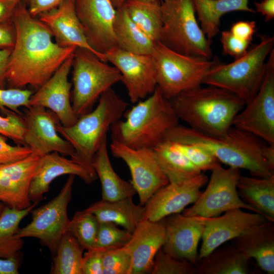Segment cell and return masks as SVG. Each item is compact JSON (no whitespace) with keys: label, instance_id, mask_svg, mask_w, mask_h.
Segmentation results:
<instances>
[{"label":"cell","instance_id":"6da1fadb","mask_svg":"<svg viewBox=\"0 0 274 274\" xmlns=\"http://www.w3.org/2000/svg\"><path fill=\"white\" fill-rule=\"evenodd\" d=\"M12 20L16 40L7 66L6 82L10 88L30 85L38 90L77 47H61L55 43L50 30L30 14L23 1L18 5Z\"/></svg>","mask_w":274,"mask_h":274},{"label":"cell","instance_id":"7a4b0ae2","mask_svg":"<svg viewBox=\"0 0 274 274\" xmlns=\"http://www.w3.org/2000/svg\"><path fill=\"white\" fill-rule=\"evenodd\" d=\"M164 140L201 146L218 161L247 170L253 177L274 175V145H265L258 138L233 126L225 134L215 136L179 124L167 132Z\"/></svg>","mask_w":274,"mask_h":274},{"label":"cell","instance_id":"3957f363","mask_svg":"<svg viewBox=\"0 0 274 274\" xmlns=\"http://www.w3.org/2000/svg\"><path fill=\"white\" fill-rule=\"evenodd\" d=\"M179 120L188 127L215 136L225 134L245 102L229 91L212 85H201L170 99Z\"/></svg>","mask_w":274,"mask_h":274},{"label":"cell","instance_id":"277c9868","mask_svg":"<svg viewBox=\"0 0 274 274\" xmlns=\"http://www.w3.org/2000/svg\"><path fill=\"white\" fill-rule=\"evenodd\" d=\"M123 116L124 120L120 119L111 127L112 140L134 149L154 148L179 120L170 100L157 87Z\"/></svg>","mask_w":274,"mask_h":274},{"label":"cell","instance_id":"5b68a950","mask_svg":"<svg viewBox=\"0 0 274 274\" xmlns=\"http://www.w3.org/2000/svg\"><path fill=\"white\" fill-rule=\"evenodd\" d=\"M98 99L95 108L79 117L73 125L64 127L59 120L56 125L58 133L74 148V160L93 171L92 162L94 155L107 140L112 125L121 119L127 108V103L112 88Z\"/></svg>","mask_w":274,"mask_h":274},{"label":"cell","instance_id":"8992f818","mask_svg":"<svg viewBox=\"0 0 274 274\" xmlns=\"http://www.w3.org/2000/svg\"><path fill=\"white\" fill-rule=\"evenodd\" d=\"M259 43L232 62L220 61L206 75L203 84L221 88L245 104L256 95L263 81L268 57L273 49L274 37L259 36Z\"/></svg>","mask_w":274,"mask_h":274},{"label":"cell","instance_id":"52a82bcc","mask_svg":"<svg viewBox=\"0 0 274 274\" xmlns=\"http://www.w3.org/2000/svg\"><path fill=\"white\" fill-rule=\"evenodd\" d=\"M160 1L162 28L159 42L182 54L212 59V42L198 23L192 0Z\"/></svg>","mask_w":274,"mask_h":274},{"label":"cell","instance_id":"ba28073f","mask_svg":"<svg viewBox=\"0 0 274 274\" xmlns=\"http://www.w3.org/2000/svg\"><path fill=\"white\" fill-rule=\"evenodd\" d=\"M151 55L157 87L162 95L171 99L179 94L203 84L207 74L221 61L184 55L155 43Z\"/></svg>","mask_w":274,"mask_h":274},{"label":"cell","instance_id":"9c48e42d","mask_svg":"<svg viewBox=\"0 0 274 274\" xmlns=\"http://www.w3.org/2000/svg\"><path fill=\"white\" fill-rule=\"evenodd\" d=\"M72 67L73 89L71 99L78 117L91 111L102 93L121 82V74L116 67L86 49L76 48Z\"/></svg>","mask_w":274,"mask_h":274},{"label":"cell","instance_id":"30bf717a","mask_svg":"<svg viewBox=\"0 0 274 274\" xmlns=\"http://www.w3.org/2000/svg\"><path fill=\"white\" fill-rule=\"evenodd\" d=\"M239 170L231 167L224 168L219 164L211 170L205 190L190 208L185 210L183 215L214 217L235 209L259 213L238 194L237 184L241 175Z\"/></svg>","mask_w":274,"mask_h":274},{"label":"cell","instance_id":"8fae6325","mask_svg":"<svg viewBox=\"0 0 274 274\" xmlns=\"http://www.w3.org/2000/svg\"><path fill=\"white\" fill-rule=\"evenodd\" d=\"M75 176L69 175L59 193L43 206L32 210V220L19 228L16 237H35L51 252L55 254L60 241L67 231L70 219L67 207L72 198Z\"/></svg>","mask_w":274,"mask_h":274},{"label":"cell","instance_id":"7c38bea8","mask_svg":"<svg viewBox=\"0 0 274 274\" xmlns=\"http://www.w3.org/2000/svg\"><path fill=\"white\" fill-rule=\"evenodd\" d=\"M232 126L274 145V49L270 53L265 73L254 97L235 116Z\"/></svg>","mask_w":274,"mask_h":274},{"label":"cell","instance_id":"4fadbf2b","mask_svg":"<svg viewBox=\"0 0 274 274\" xmlns=\"http://www.w3.org/2000/svg\"><path fill=\"white\" fill-rule=\"evenodd\" d=\"M110 147L112 154L127 165L141 205L144 206L153 194L169 183L153 149H134L112 140Z\"/></svg>","mask_w":274,"mask_h":274},{"label":"cell","instance_id":"5bb4252c","mask_svg":"<svg viewBox=\"0 0 274 274\" xmlns=\"http://www.w3.org/2000/svg\"><path fill=\"white\" fill-rule=\"evenodd\" d=\"M107 62L120 72L130 101L135 104L151 94L157 87L154 60L151 55L134 53L118 47L106 53Z\"/></svg>","mask_w":274,"mask_h":274},{"label":"cell","instance_id":"9a60e30c","mask_svg":"<svg viewBox=\"0 0 274 274\" xmlns=\"http://www.w3.org/2000/svg\"><path fill=\"white\" fill-rule=\"evenodd\" d=\"M24 112V145L28 147L33 154L41 157L56 152L74 159L75 150L59 135L56 126L58 118L52 111L42 106H31Z\"/></svg>","mask_w":274,"mask_h":274},{"label":"cell","instance_id":"2e32d148","mask_svg":"<svg viewBox=\"0 0 274 274\" xmlns=\"http://www.w3.org/2000/svg\"><path fill=\"white\" fill-rule=\"evenodd\" d=\"M224 213L214 217L195 216L204 225L198 261L225 242L234 239L252 228L269 220L259 213L245 212L241 209Z\"/></svg>","mask_w":274,"mask_h":274},{"label":"cell","instance_id":"e0dca14e","mask_svg":"<svg viewBox=\"0 0 274 274\" xmlns=\"http://www.w3.org/2000/svg\"><path fill=\"white\" fill-rule=\"evenodd\" d=\"M74 1L77 16L89 44L95 51L106 56L107 51L117 47L113 31L116 9L112 1Z\"/></svg>","mask_w":274,"mask_h":274},{"label":"cell","instance_id":"ac0fdd59","mask_svg":"<svg viewBox=\"0 0 274 274\" xmlns=\"http://www.w3.org/2000/svg\"><path fill=\"white\" fill-rule=\"evenodd\" d=\"M208 180V176L201 173L184 181L168 183L153 194L145 204L144 219L158 221L179 213L197 200Z\"/></svg>","mask_w":274,"mask_h":274},{"label":"cell","instance_id":"d6986e66","mask_svg":"<svg viewBox=\"0 0 274 274\" xmlns=\"http://www.w3.org/2000/svg\"><path fill=\"white\" fill-rule=\"evenodd\" d=\"M73 56L74 53L32 94L29 102V106H40L48 109L64 127L73 125L78 118L72 108L71 99L72 83L68 80Z\"/></svg>","mask_w":274,"mask_h":274},{"label":"cell","instance_id":"ffe728a7","mask_svg":"<svg viewBox=\"0 0 274 274\" xmlns=\"http://www.w3.org/2000/svg\"><path fill=\"white\" fill-rule=\"evenodd\" d=\"M165 220V238L163 251L170 256L195 265L198 261V245L203 224L195 216L173 214Z\"/></svg>","mask_w":274,"mask_h":274},{"label":"cell","instance_id":"44dd1931","mask_svg":"<svg viewBox=\"0 0 274 274\" xmlns=\"http://www.w3.org/2000/svg\"><path fill=\"white\" fill-rule=\"evenodd\" d=\"M79 177L86 184L92 183L97 178L95 172L71 158L67 159L56 152L41 156L32 178L29 197L32 202H39L49 191L50 185L57 177L65 175Z\"/></svg>","mask_w":274,"mask_h":274},{"label":"cell","instance_id":"7402d4cb","mask_svg":"<svg viewBox=\"0 0 274 274\" xmlns=\"http://www.w3.org/2000/svg\"><path fill=\"white\" fill-rule=\"evenodd\" d=\"M165 238V220L143 219L125 245L131 258L129 274L150 273L155 257Z\"/></svg>","mask_w":274,"mask_h":274},{"label":"cell","instance_id":"603a6c76","mask_svg":"<svg viewBox=\"0 0 274 274\" xmlns=\"http://www.w3.org/2000/svg\"><path fill=\"white\" fill-rule=\"evenodd\" d=\"M37 17L49 28L58 45L88 50L107 62L106 56L95 51L89 44L77 16L74 0H64L55 9Z\"/></svg>","mask_w":274,"mask_h":274},{"label":"cell","instance_id":"cb8c5ba5","mask_svg":"<svg viewBox=\"0 0 274 274\" xmlns=\"http://www.w3.org/2000/svg\"><path fill=\"white\" fill-rule=\"evenodd\" d=\"M40 156L33 154L22 160L0 164V201L23 210L31 205L30 183Z\"/></svg>","mask_w":274,"mask_h":274},{"label":"cell","instance_id":"d4e9b609","mask_svg":"<svg viewBox=\"0 0 274 274\" xmlns=\"http://www.w3.org/2000/svg\"><path fill=\"white\" fill-rule=\"evenodd\" d=\"M273 222L268 220L235 238L234 245L268 274L274 273Z\"/></svg>","mask_w":274,"mask_h":274},{"label":"cell","instance_id":"484cf974","mask_svg":"<svg viewBox=\"0 0 274 274\" xmlns=\"http://www.w3.org/2000/svg\"><path fill=\"white\" fill-rule=\"evenodd\" d=\"M95 215L99 223L112 222L132 233L144 219L145 207L135 204L132 197L113 201L101 199L86 209Z\"/></svg>","mask_w":274,"mask_h":274},{"label":"cell","instance_id":"4316f807","mask_svg":"<svg viewBox=\"0 0 274 274\" xmlns=\"http://www.w3.org/2000/svg\"><path fill=\"white\" fill-rule=\"evenodd\" d=\"M92 166L101 183L102 199L116 200L132 197L136 193L131 182L120 178L114 170L109 156L107 140L94 155Z\"/></svg>","mask_w":274,"mask_h":274},{"label":"cell","instance_id":"83f0119b","mask_svg":"<svg viewBox=\"0 0 274 274\" xmlns=\"http://www.w3.org/2000/svg\"><path fill=\"white\" fill-rule=\"evenodd\" d=\"M237 189L245 202L274 222V175L266 178L241 175Z\"/></svg>","mask_w":274,"mask_h":274},{"label":"cell","instance_id":"f1b7e54d","mask_svg":"<svg viewBox=\"0 0 274 274\" xmlns=\"http://www.w3.org/2000/svg\"><path fill=\"white\" fill-rule=\"evenodd\" d=\"M249 0H192L200 27L212 41L220 31L221 18L231 12L256 13L249 6Z\"/></svg>","mask_w":274,"mask_h":274},{"label":"cell","instance_id":"f546056e","mask_svg":"<svg viewBox=\"0 0 274 274\" xmlns=\"http://www.w3.org/2000/svg\"><path fill=\"white\" fill-rule=\"evenodd\" d=\"M250 259L234 246L217 248L199 260L196 274H247Z\"/></svg>","mask_w":274,"mask_h":274},{"label":"cell","instance_id":"4dcf8cb0","mask_svg":"<svg viewBox=\"0 0 274 274\" xmlns=\"http://www.w3.org/2000/svg\"><path fill=\"white\" fill-rule=\"evenodd\" d=\"M113 31L117 47L134 53L151 55L155 42L131 20L123 6L116 9Z\"/></svg>","mask_w":274,"mask_h":274},{"label":"cell","instance_id":"1f68e13d","mask_svg":"<svg viewBox=\"0 0 274 274\" xmlns=\"http://www.w3.org/2000/svg\"><path fill=\"white\" fill-rule=\"evenodd\" d=\"M153 149L169 183L184 181L202 173L170 141L164 140Z\"/></svg>","mask_w":274,"mask_h":274},{"label":"cell","instance_id":"d6a6232c","mask_svg":"<svg viewBox=\"0 0 274 274\" xmlns=\"http://www.w3.org/2000/svg\"><path fill=\"white\" fill-rule=\"evenodd\" d=\"M131 20L154 42H159L162 28L160 0H126L123 5Z\"/></svg>","mask_w":274,"mask_h":274},{"label":"cell","instance_id":"836d02e7","mask_svg":"<svg viewBox=\"0 0 274 274\" xmlns=\"http://www.w3.org/2000/svg\"><path fill=\"white\" fill-rule=\"evenodd\" d=\"M38 202L23 210L5 207L0 214V258L18 256L23 248V238L17 237L21 221L37 206Z\"/></svg>","mask_w":274,"mask_h":274},{"label":"cell","instance_id":"e575fe53","mask_svg":"<svg viewBox=\"0 0 274 274\" xmlns=\"http://www.w3.org/2000/svg\"><path fill=\"white\" fill-rule=\"evenodd\" d=\"M84 250L73 235L66 231L55 254L50 273L82 274Z\"/></svg>","mask_w":274,"mask_h":274},{"label":"cell","instance_id":"d590c367","mask_svg":"<svg viewBox=\"0 0 274 274\" xmlns=\"http://www.w3.org/2000/svg\"><path fill=\"white\" fill-rule=\"evenodd\" d=\"M99 224L95 215L85 209L76 212L70 220L67 231L87 251L95 247Z\"/></svg>","mask_w":274,"mask_h":274},{"label":"cell","instance_id":"8d00e7d4","mask_svg":"<svg viewBox=\"0 0 274 274\" xmlns=\"http://www.w3.org/2000/svg\"><path fill=\"white\" fill-rule=\"evenodd\" d=\"M150 273L196 274L195 265L190 262L174 258L161 248L156 254Z\"/></svg>","mask_w":274,"mask_h":274},{"label":"cell","instance_id":"74e56055","mask_svg":"<svg viewBox=\"0 0 274 274\" xmlns=\"http://www.w3.org/2000/svg\"><path fill=\"white\" fill-rule=\"evenodd\" d=\"M170 142L201 172L206 170L211 171L220 164L212 153L201 146Z\"/></svg>","mask_w":274,"mask_h":274},{"label":"cell","instance_id":"f35d334b","mask_svg":"<svg viewBox=\"0 0 274 274\" xmlns=\"http://www.w3.org/2000/svg\"><path fill=\"white\" fill-rule=\"evenodd\" d=\"M131 265V256L125 245L108 249L103 255L102 274H129Z\"/></svg>","mask_w":274,"mask_h":274},{"label":"cell","instance_id":"ab89813d","mask_svg":"<svg viewBox=\"0 0 274 274\" xmlns=\"http://www.w3.org/2000/svg\"><path fill=\"white\" fill-rule=\"evenodd\" d=\"M131 233L117 227L112 222L99 223L94 248L110 249L123 246L129 240Z\"/></svg>","mask_w":274,"mask_h":274},{"label":"cell","instance_id":"60d3db41","mask_svg":"<svg viewBox=\"0 0 274 274\" xmlns=\"http://www.w3.org/2000/svg\"><path fill=\"white\" fill-rule=\"evenodd\" d=\"M32 91L22 88H0V109L5 113L7 108L12 111L22 115L19 110L21 107H29V99Z\"/></svg>","mask_w":274,"mask_h":274},{"label":"cell","instance_id":"b9f144b4","mask_svg":"<svg viewBox=\"0 0 274 274\" xmlns=\"http://www.w3.org/2000/svg\"><path fill=\"white\" fill-rule=\"evenodd\" d=\"M6 116H0V134L24 145L25 124L22 115L7 110Z\"/></svg>","mask_w":274,"mask_h":274},{"label":"cell","instance_id":"7bdbcfd3","mask_svg":"<svg viewBox=\"0 0 274 274\" xmlns=\"http://www.w3.org/2000/svg\"><path fill=\"white\" fill-rule=\"evenodd\" d=\"M220 42L222 54L232 56L235 59L244 56L247 52L251 44L236 38L229 30L221 32Z\"/></svg>","mask_w":274,"mask_h":274},{"label":"cell","instance_id":"ee69618b","mask_svg":"<svg viewBox=\"0 0 274 274\" xmlns=\"http://www.w3.org/2000/svg\"><path fill=\"white\" fill-rule=\"evenodd\" d=\"M32 154V150L26 146H13L8 144L7 137L0 134V164L16 162Z\"/></svg>","mask_w":274,"mask_h":274},{"label":"cell","instance_id":"f6af8a7d","mask_svg":"<svg viewBox=\"0 0 274 274\" xmlns=\"http://www.w3.org/2000/svg\"><path fill=\"white\" fill-rule=\"evenodd\" d=\"M107 249L94 248L87 250L83 255L82 274H102V257Z\"/></svg>","mask_w":274,"mask_h":274},{"label":"cell","instance_id":"bcb514c9","mask_svg":"<svg viewBox=\"0 0 274 274\" xmlns=\"http://www.w3.org/2000/svg\"><path fill=\"white\" fill-rule=\"evenodd\" d=\"M229 31L236 38L251 43L256 31L255 21H238L231 26Z\"/></svg>","mask_w":274,"mask_h":274},{"label":"cell","instance_id":"7dc6e473","mask_svg":"<svg viewBox=\"0 0 274 274\" xmlns=\"http://www.w3.org/2000/svg\"><path fill=\"white\" fill-rule=\"evenodd\" d=\"M16 40V29L12 20L0 23V49H12Z\"/></svg>","mask_w":274,"mask_h":274},{"label":"cell","instance_id":"c3c4849f","mask_svg":"<svg viewBox=\"0 0 274 274\" xmlns=\"http://www.w3.org/2000/svg\"><path fill=\"white\" fill-rule=\"evenodd\" d=\"M64 0H27L28 10L35 17L55 9Z\"/></svg>","mask_w":274,"mask_h":274},{"label":"cell","instance_id":"681fc988","mask_svg":"<svg viewBox=\"0 0 274 274\" xmlns=\"http://www.w3.org/2000/svg\"><path fill=\"white\" fill-rule=\"evenodd\" d=\"M22 0H0V23L12 19L14 12Z\"/></svg>","mask_w":274,"mask_h":274},{"label":"cell","instance_id":"f907efd6","mask_svg":"<svg viewBox=\"0 0 274 274\" xmlns=\"http://www.w3.org/2000/svg\"><path fill=\"white\" fill-rule=\"evenodd\" d=\"M256 12L264 17L266 22H269L274 18V0H261L254 3Z\"/></svg>","mask_w":274,"mask_h":274},{"label":"cell","instance_id":"816d5d0a","mask_svg":"<svg viewBox=\"0 0 274 274\" xmlns=\"http://www.w3.org/2000/svg\"><path fill=\"white\" fill-rule=\"evenodd\" d=\"M18 256L10 258H0V274L19 273Z\"/></svg>","mask_w":274,"mask_h":274},{"label":"cell","instance_id":"f5cc1de1","mask_svg":"<svg viewBox=\"0 0 274 274\" xmlns=\"http://www.w3.org/2000/svg\"><path fill=\"white\" fill-rule=\"evenodd\" d=\"M12 49H0V88L4 89L6 74Z\"/></svg>","mask_w":274,"mask_h":274},{"label":"cell","instance_id":"db71d44e","mask_svg":"<svg viewBox=\"0 0 274 274\" xmlns=\"http://www.w3.org/2000/svg\"><path fill=\"white\" fill-rule=\"evenodd\" d=\"M114 7L116 9L121 7L126 0H112Z\"/></svg>","mask_w":274,"mask_h":274},{"label":"cell","instance_id":"11a10c76","mask_svg":"<svg viewBox=\"0 0 274 274\" xmlns=\"http://www.w3.org/2000/svg\"><path fill=\"white\" fill-rule=\"evenodd\" d=\"M2 210V206L0 204V214L1 213Z\"/></svg>","mask_w":274,"mask_h":274},{"label":"cell","instance_id":"9f6ffc18","mask_svg":"<svg viewBox=\"0 0 274 274\" xmlns=\"http://www.w3.org/2000/svg\"><path fill=\"white\" fill-rule=\"evenodd\" d=\"M22 1H23L24 2H26V1L27 2V0H22Z\"/></svg>","mask_w":274,"mask_h":274}]
</instances>
